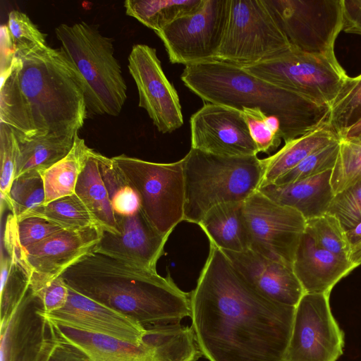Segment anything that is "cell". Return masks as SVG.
Segmentation results:
<instances>
[{
  "label": "cell",
  "mask_w": 361,
  "mask_h": 361,
  "mask_svg": "<svg viewBox=\"0 0 361 361\" xmlns=\"http://www.w3.org/2000/svg\"><path fill=\"white\" fill-rule=\"evenodd\" d=\"M63 230L59 226L44 219L29 216L17 221V233L23 248L35 245Z\"/></svg>",
  "instance_id": "cell-42"
},
{
  "label": "cell",
  "mask_w": 361,
  "mask_h": 361,
  "mask_svg": "<svg viewBox=\"0 0 361 361\" xmlns=\"http://www.w3.org/2000/svg\"><path fill=\"white\" fill-rule=\"evenodd\" d=\"M305 232L319 247L348 260L346 231L334 215L326 212L306 221Z\"/></svg>",
  "instance_id": "cell-34"
},
{
  "label": "cell",
  "mask_w": 361,
  "mask_h": 361,
  "mask_svg": "<svg viewBox=\"0 0 361 361\" xmlns=\"http://www.w3.org/2000/svg\"><path fill=\"white\" fill-rule=\"evenodd\" d=\"M228 0H203L195 12L155 33L172 63L185 66L214 60L223 37Z\"/></svg>",
  "instance_id": "cell-13"
},
{
  "label": "cell",
  "mask_w": 361,
  "mask_h": 361,
  "mask_svg": "<svg viewBox=\"0 0 361 361\" xmlns=\"http://www.w3.org/2000/svg\"><path fill=\"white\" fill-rule=\"evenodd\" d=\"M45 202L44 180L39 171H32L16 177L11 185L8 198L1 200L17 219L42 205Z\"/></svg>",
  "instance_id": "cell-32"
},
{
  "label": "cell",
  "mask_w": 361,
  "mask_h": 361,
  "mask_svg": "<svg viewBox=\"0 0 361 361\" xmlns=\"http://www.w3.org/2000/svg\"><path fill=\"white\" fill-rule=\"evenodd\" d=\"M30 287L32 294L40 300L45 313L62 308L68 296V287L61 276L49 279L30 274Z\"/></svg>",
  "instance_id": "cell-40"
},
{
  "label": "cell",
  "mask_w": 361,
  "mask_h": 361,
  "mask_svg": "<svg viewBox=\"0 0 361 361\" xmlns=\"http://www.w3.org/2000/svg\"><path fill=\"white\" fill-rule=\"evenodd\" d=\"M339 140L338 135L326 124L285 142L274 155L262 159L263 173L259 188L273 183L311 154Z\"/></svg>",
  "instance_id": "cell-26"
},
{
  "label": "cell",
  "mask_w": 361,
  "mask_h": 361,
  "mask_svg": "<svg viewBox=\"0 0 361 361\" xmlns=\"http://www.w3.org/2000/svg\"><path fill=\"white\" fill-rule=\"evenodd\" d=\"M39 299L31 289L1 324V361H37L49 335Z\"/></svg>",
  "instance_id": "cell-20"
},
{
  "label": "cell",
  "mask_w": 361,
  "mask_h": 361,
  "mask_svg": "<svg viewBox=\"0 0 361 361\" xmlns=\"http://www.w3.org/2000/svg\"><path fill=\"white\" fill-rule=\"evenodd\" d=\"M103 229H63L28 247L23 248L30 273L49 279L61 276L90 252L99 241Z\"/></svg>",
  "instance_id": "cell-19"
},
{
  "label": "cell",
  "mask_w": 361,
  "mask_h": 361,
  "mask_svg": "<svg viewBox=\"0 0 361 361\" xmlns=\"http://www.w3.org/2000/svg\"><path fill=\"white\" fill-rule=\"evenodd\" d=\"M345 231L361 222V180L334 195L327 210Z\"/></svg>",
  "instance_id": "cell-39"
},
{
  "label": "cell",
  "mask_w": 361,
  "mask_h": 361,
  "mask_svg": "<svg viewBox=\"0 0 361 361\" xmlns=\"http://www.w3.org/2000/svg\"><path fill=\"white\" fill-rule=\"evenodd\" d=\"M191 148L224 157L257 155L243 110L205 103L190 120Z\"/></svg>",
  "instance_id": "cell-16"
},
{
  "label": "cell",
  "mask_w": 361,
  "mask_h": 361,
  "mask_svg": "<svg viewBox=\"0 0 361 361\" xmlns=\"http://www.w3.org/2000/svg\"><path fill=\"white\" fill-rule=\"evenodd\" d=\"M0 74H6L12 67L16 57V47L6 25L0 28Z\"/></svg>",
  "instance_id": "cell-44"
},
{
  "label": "cell",
  "mask_w": 361,
  "mask_h": 361,
  "mask_svg": "<svg viewBox=\"0 0 361 361\" xmlns=\"http://www.w3.org/2000/svg\"><path fill=\"white\" fill-rule=\"evenodd\" d=\"M46 321L52 338L77 350L85 361H197L202 356L192 326L181 324L147 328L138 345Z\"/></svg>",
  "instance_id": "cell-7"
},
{
  "label": "cell",
  "mask_w": 361,
  "mask_h": 361,
  "mask_svg": "<svg viewBox=\"0 0 361 361\" xmlns=\"http://www.w3.org/2000/svg\"><path fill=\"white\" fill-rule=\"evenodd\" d=\"M91 149L78 133L70 152L63 159L41 173L45 192L44 204L75 194L78 178Z\"/></svg>",
  "instance_id": "cell-28"
},
{
  "label": "cell",
  "mask_w": 361,
  "mask_h": 361,
  "mask_svg": "<svg viewBox=\"0 0 361 361\" xmlns=\"http://www.w3.org/2000/svg\"><path fill=\"white\" fill-rule=\"evenodd\" d=\"M361 180V137L340 139L338 157L331 183L334 195Z\"/></svg>",
  "instance_id": "cell-35"
},
{
  "label": "cell",
  "mask_w": 361,
  "mask_h": 361,
  "mask_svg": "<svg viewBox=\"0 0 361 361\" xmlns=\"http://www.w3.org/2000/svg\"><path fill=\"white\" fill-rule=\"evenodd\" d=\"M343 30L361 35V0H343Z\"/></svg>",
  "instance_id": "cell-43"
},
{
  "label": "cell",
  "mask_w": 361,
  "mask_h": 361,
  "mask_svg": "<svg viewBox=\"0 0 361 361\" xmlns=\"http://www.w3.org/2000/svg\"><path fill=\"white\" fill-rule=\"evenodd\" d=\"M361 118V74L349 77L330 108L328 127L338 136Z\"/></svg>",
  "instance_id": "cell-33"
},
{
  "label": "cell",
  "mask_w": 361,
  "mask_h": 361,
  "mask_svg": "<svg viewBox=\"0 0 361 361\" xmlns=\"http://www.w3.org/2000/svg\"><path fill=\"white\" fill-rule=\"evenodd\" d=\"M56 342L51 336L49 331V335L44 342V344L37 361H49L56 346Z\"/></svg>",
  "instance_id": "cell-47"
},
{
  "label": "cell",
  "mask_w": 361,
  "mask_h": 361,
  "mask_svg": "<svg viewBox=\"0 0 361 361\" xmlns=\"http://www.w3.org/2000/svg\"><path fill=\"white\" fill-rule=\"evenodd\" d=\"M203 0H126L128 16L137 19L155 32L177 18L195 12Z\"/></svg>",
  "instance_id": "cell-29"
},
{
  "label": "cell",
  "mask_w": 361,
  "mask_h": 361,
  "mask_svg": "<svg viewBox=\"0 0 361 361\" xmlns=\"http://www.w3.org/2000/svg\"><path fill=\"white\" fill-rule=\"evenodd\" d=\"M243 202L221 203L209 209L197 225L209 243L220 250L243 252L249 250Z\"/></svg>",
  "instance_id": "cell-24"
},
{
  "label": "cell",
  "mask_w": 361,
  "mask_h": 361,
  "mask_svg": "<svg viewBox=\"0 0 361 361\" xmlns=\"http://www.w3.org/2000/svg\"><path fill=\"white\" fill-rule=\"evenodd\" d=\"M0 122L27 136L78 133L87 118L80 78L59 49L30 45L16 49L0 77Z\"/></svg>",
  "instance_id": "cell-2"
},
{
  "label": "cell",
  "mask_w": 361,
  "mask_h": 361,
  "mask_svg": "<svg viewBox=\"0 0 361 361\" xmlns=\"http://www.w3.org/2000/svg\"><path fill=\"white\" fill-rule=\"evenodd\" d=\"M55 33L80 78L87 112L118 116L126 100L127 86L114 56L112 38L86 22L62 23Z\"/></svg>",
  "instance_id": "cell-5"
},
{
  "label": "cell",
  "mask_w": 361,
  "mask_h": 361,
  "mask_svg": "<svg viewBox=\"0 0 361 361\" xmlns=\"http://www.w3.org/2000/svg\"><path fill=\"white\" fill-rule=\"evenodd\" d=\"M250 136L258 152L270 153L276 149L282 140L279 120L267 116L259 109H243Z\"/></svg>",
  "instance_id": "cell-36"
},
{
  "label": "cell",
  "mask_w": 361,
  "mask_h": 361,
  "mask_svg": "<svg viewBox=\"0 0 361 361\" xmlns=\"http://www.w3.org/2000/svg\"><path fill=\"white\" fill-rule=\"evenodd\" d=\"M243 68L276 86L331 108L348 79L337 59L290 47L280 54Z\"/></svg>",
  "instance_id": "cell-10"
},
{
  "label": "cell",
  "mask_w": 361,
  "mask_h": 361,
  "mask_svg": "<svg viewBox=\"0 0 361 361\" xmlns=\"http://www.w3.org/2000/svg\"><path fill=\"white\" fill-rule=\"evenodd\" d=\"M49 322L141 345L147 329L137 320L86 297L68 287L66 305L51 313L41 312Z\"/></svg>",
  "instance_id": "cell-17"
},
{
  "label": "cell",
  "mask_w": 361,
  "mask_h": 361,
  "mask_svg": "<svg viewBox=\"0 0 361 361\" xmlns=\"http://www.w3.org/2000/svg\"><path fill=\"white\" fill-rule=\"evenodd\" d=\"M339 148L340 140L311 154L271 184H287L332 170L338 157Z\"/></svg>",
  "instance_id": "cell-37"
},
{
  "label": "cell",
  "mask_w": 361,
  "mask_h": 361,
  "mask_svg": "<svg viewBox=\"0 0 361 361\" xmlns=\"http://www.w3.org/2000/svg\"><path fill=\"white\" fill-rule=\"evenodd\" d=\"M96 152L91 149L78 178L75 194L103 230L119 234L116 214L101 176Z\"/></svg>",
  "instance_id": "cell-27"
},
{
  "label": "cell",
  "mask_w": 361,
  "mask_h": 361,
  "mask_svg": "<svg viewBox=\"0 0 361 361\" xmlns=\"http://www.w3.org/2000/svg\"><path fill=\"white\" fill-rule=\"evenodd\" d=\"M190 310L196 342L209 361H283L295 307L261 294L211 243Z\"/></svg>",
  "instance_id": "cell-1"
},
{
  "label": "cell",
  "mask_w": 361,
  "mask_h": 361,
  "mask_svg": "<svg viewBox=\"0 0 361 361\" xmlns=\"http://www.w3.org/2000/svg\"><path fill=\"white\" fill-rule=\"evenodd\" d=\"M29 216L44 219L59 226L63 229L68 230H79L99 226L87 207L75 194L42 204L25 214L20 219Z\"/></svg>",
  "instance_id": "cell-30"
},
{
  "label": "cell",
  "mask_w": 361,
  "mask_h": 361,
  "mask_svg": "<svg viewBox=\"0 0 361 361\" xmlns=\"http://www.w3.org/2000/svg\"><path fill=\"white\" fill-rule=\"evenodd\" d=\"M75 291L137 320L146 329L190 317V294L170 276L93 251L61 276Z\"/></svg>",
  "instance_id": "cell-3"
},
{
  "label": "cell",
  "mask_w": 361,
  "mask_h": 361,
  "mask_svg": "<svg viewBox=\"0 0 361 361\" xmlns=\"http://www.w3.org/2000/svg\"><path fill=\"white\" fill-rule=\"evenodd\" d=\"M183 159L184 221L198 224L215 205L243 202L261 184L263 166L257 155L219 156L190 148Z\"/></svg>",
  "instance_id": "cell-6"
},
{
  "label": "cell",
  "mask_w": 361,
  "mask_h": 361,
  "mask_svg": "<svg viewBox=\"0 0 361 361\" xmlns=\"http://www.w3.org/2000/svg\"><path fill=\"white\" fill-rule=\"evenodd\" d=\"M355 268L348 259L319 247L304 231L293 269L305 293L330 294L334 286Z\"/></svg>",
  "instance_id": "cell-22"
},
{
  "label": "cell",
  "mask_w": 361,
  "mask_h": 361,
  "mask_svg": "<svg viewBox=\"0 0 361 361\" xmlns=\"http://www.w3.org/2000/svg\"><path fill=\"white\" fill-rule=\"evenodd\" d=\"M116 217L119 234L103 230L92 251L156 271L169 237L159 233L141 209L131 216Z\"/></svg>",
  "instance_id": "cell-18"
},
{
  "label": "cell",
  "mask_w": 361,
  "mask_h": 361,
  "mask_svg": "<svg viewBox=\"0 0 361 361\" xmlns=\"http://www.w3.org/2000/svg\"><path fill=\"white\" fill-rule=\"evenodd\" d=\"M49 361H85L82 354L75 348L56 341Z\"/></svg>",
  "instance_id": "cell-46"
},
{
  "label": "cell",
  "mask_w": 361,
  "mask_h": 361,
  "mask_svg": "<svg viewBox=\"0 0 361 361\" xmlns=\"http://www.w3.org/2000/svg\"><path fill=\"white\" fill-rule=\"evenodd\" d=\"M180 79L206 103L259 109L276 117L285 142L327 124L330 107L318 104L246 71L241 66L212 60L187 65Z\"/></svg>",
  "instance_id": "cell-4"
},
{
  "label": "cell",
  "mask_w": 361,
  "mask_h": 361,
  "mask_svg": "<svg viewBox=\"0 0 361 361\" xmlns=\"http://www.w3.org/2000/svg\"><path fill=\"white\" fill-rule=\"evenodd\" d=\"M226 23L214 60L245 67L290 47L264 0H228Z\"/></svg>",
  "instance_id": "cell-8"
},
{
  "label": "cell",
  "mask_w": 361,
  "mask_h": 361,
  "mask_svg": "<svg viewBox=\"0 0 361 361\" xmlns=\"http://www.w3.org/2000/svg\"><path fill=\"white\" fill-rule=\"evenodd\" d=\"M18 143L16 131L0 122V191L1 200L6 201L15 179L18 157Z\"/></svg>",
  "instance_id": "cell-38"
},
{
  "label": "cell",
  "mask_w": 361,
  "mask_h": 361,
  "mask_svg": "<svg viewBox=\"0 0 361 361\" xmlns=\"http://www.w3.org/2000/svg\"><path fill=\"white\" fill-rule=\"evenodd\" d=\"M349 248L348 260L357 267L361 264V222L346 231Z\"/></svg>",
  "instance_id": "cell-45"
},
{
  "label": "cell",
  "mask_w": 361,
  "mask_h": 361,
  "mask_svg": "<svg viewBox=\"0 0 361 361\" xmlns=\"http://www.w3.org/2000/svg\"><path fill=\"white\" fill-rule=\"evenodd\" d=\"M128 70L144 109L157 130L170 133L183 124L178 94L162 69L157 51L147 44H135L128 56Z\"/></svg>",
  "instance_id": "cell-15"
},
{
  "label": "cell",
  "mask_w": 361,
  "mask_h": 361,
  "mask_svg": "<svg viewBox=\"0 0 361 361\" xmlns=\"http://www.w3.org/2000/svg\"><path fill=\"white\" fill-rule=\"evenodd\" d=\"M332 170L293 183L269 184L258 189L272 201L300 213L306 221L327 212L334 196Z\"/></svg>",
  "instance_id": "cell-23"
},
{
  "label": "cell",
  "mask_w": 361,
  "mask_h": 361,
  "mask_svg": "<svg viewBox=\"0 0 361 361\" xmlns=\"http://www.w3.org/2000/svg\"><path fill=\"white\" fill-rule=\"evenodd\" d=\"M358 137H361V118L340 135V139L342 140H351Z\"/></svg>",
  "instance_id": "cell-48"
},
{
  "label": "cell",
  "mask_w": 361,
  "mask_h": 361,
  "mask_svg": "<svg viewBox=\"0 0 361 361\" xmlns=\"http://www.w3.org/2000/svg\"><path fill=\"white\" fill-rule=\"evenodd\" d=\"M249 250L293 267L306 220L298 211L279 204L258 190L244 201Z\"/></svg>",
  "instance_id": "cell-12"
},
{
  "label": "cell",
  "mask_w": 361,
  "mask_h": 361,
  "mask_svg": "<svg viewBox=\"0 0 361 361\" xmlns=\"http://www.w3.org/2000/svg\"><path fill=\"white\" fill-rule=\"evenodd\" d=\"M290 47L336 59L343 30V0H264Z\"/></svg>",
  "instance_id": "cell-11"
},
{
  "label": "cell",
  "mask_w": 361,
  "mask_h": 361,
  "mask_svg": "<svg viewBox=\"0 0 361 361\" xmlns=\"http://www.w3.org/2000/svg\"><path fill=\"white\" fill-rule=\"evenodd\" d=\"M101 176L116 215L131 216L140 209L139 196L113 158L96 152Z\"/></svg>",
  "instance_id": "cell-31"
},
{
  "label": "cell",
  "mask_w": 361,
  "mask_h": 361,
  "mask_svg": "<svg viewBox=\"0 0 361 361\" xmlns=\"http://www.w3.org/2000/svg\"><path fill=\"white\" fill-rule=\"evenodd\" d=\"M221 251L244 279L265 297L295 307L305 294L292 267L268 259L250 250L243 252Z\"/></svg>",
  "instance_id": "cell-21"
},
{
  "label": "cell",
  "mask_w": 361,
  "mask_h": 361,
  "mask_svg": "<svg viewBox=\"0 0 361 361\" xmlns=\"http://www.w3.org/2000/svg\"><path fill=\"white\" fill-rule=\"evenodd\" d=\"M327 293H305L295 306L283 361H337L344 334L334 319Z\"/></svg>",
  "instance_id": "cell-14"
},
{
  "label": "cell",
  "mask_w": 361,
  "mask_h": 361,
  "mask_svg": "<svg viewBox=\"0 0 361 361\" xmlns=\"http://www.w3.org/2000/svg\"><path fill=\"white\" fill-rule=\"evenodd\" d=\"M112 158L137 192L147 220L159 233L169 237L184 220L183 159L166 164L126 154Z\"/></svg>",
  "instance_id": "cell-9"
},
{
  "label": "cell",
  "mask_w": 361,
  "mask_h": 361,
  "mask_svg": "<svg viewBox=\"0 0 361 361\" xmlns=\"http://www.w3.org/2000/svg\"><path fill=\"white\" fill-rule=\"evenodd\" d=\"M7 26L16 50L30 45H47L44 34L23 12L16 10L11 11Z\"/></svg>",
  "instance_id": "cell-41"
},
{
  "label": "cell",
  "mask_w": 361,
  "mask_h": 361,
  "mask_svg": "<svg viewBox=\"0 0 361 361\" xmlns=\"http://www.w3.org/2000/svg\"><path fill=\"white\" fill-rule=\"evenodd\" d=\"M16 133L19 152L15 178L28 171L42 173L63 159L71 150L78 133H54L32 136L17 131Z\"/></svg>",
  "instance_id": "cell-25"
}]
</instances>
